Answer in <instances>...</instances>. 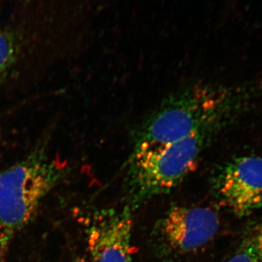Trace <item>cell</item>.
<instances>
[{"instance_id": "6da1fadb", "label": "cell", "mask_w": 262, "mask_h": 262, "mask_svg": "<svg viewBox=\"0 0 262 262\" xmlns=\"http://www.w3.org/2000/svg\"><path fill=\"white\" fill-rule=\"evenodd\" d=\"M234 91L195 84L170 95L142 122L134 138V151L163 145L203 133L219 132L237 110Z\"/></svg>"}, {"instance_id": "7a4b0ae2", "label": "cell", "mask_w": 262, "mask_h": 262, "mask_svg": "<svg viewBox=\"0 0 262 262\" xmlns=\"http://www.w3.org/2000/svg\"><path fill=\"white\" fill-rule=\"evenodd\" d=\"M63 176L64 167L41 148L0 173V253L31 222Z\"/></svg>"}, {"instance_id": "3957f363", "label": "cell", "mask_w": 262, "mask_h": 262, "mask_svg": "<svg viewBox=\"0 0 262 262\" xmlns=\"http://www.w3.org/2000/svg\"><path fill=\"white\" fill-rule=\"evenodd\" d=\"M216 134H195L134 151L127 173L131 192L143 199L171 191L198 168L202 155Z\"/></svg>"}, {"instance_id": "277c9868", "label": "cell", "mask_w": 262, "mask_h": 262, "mask_svg": "<svg viewBox=\"0 0 262 262\" xmlns=\"http://www.w3.org/2000/svg\"><path fill=\"white\" fill-rule=\"evenodd\" d=\"M222 203L234 214L247 216L262 207V158L244 157L229 162L215 179Z\"/></svg>"}, {"instance_id": "5b68a950", "label": "cell", "mask_w": 262, "mask_h": 262, "mask_svg": "<svg viewBox=\"0 0 262 262\" xmlns=\"http://www.w3.org/2000/svg\"><path fill=\"white\" fill-rule=\"evenodd\" d=\"M218 213L204 206H174L162 222V233L179 253L198 251L214 238L220 229Z\"/></svg>"}, {"instance_id": "8992f818", "label": "cell", "mask_w": 262, "mask_h": 262, "mask_svg": "<svg viewBox=\"0 0 262 262\" xmlns=\"http://www.w3.org/2000/svg\"><path fill=\"white\" fill-rule=\"evenodd\" d=\"M132 231L128 210L108 211L99 215L88 233L90 262H134Z\"/></svg>"}, {"instance_id": "52a82bcc", "label": "cell", "mask_w": 262, "mask_h": 262, "mask_svg": "<svg viewBox=\"0 0 262 262\" xmlns=\"http://www.w3.org/2000/svg\"><path fill=\"white\" fill-rule=\"evenodd\" d=\"M16 53V46L13 37L0 30V76L12 64Z\"/></svg>"}, {"instance_id": "ba28073f", "label": "cell", "mask_w": 262, "mask_h": 262, "mask_svg": "<svg viewBox=\"0 0 262 262\" xmlns=\"http://www.w3.org/2000/svg\"><path fill=\"white\" fill-rule=\"evenodd\" d=\"M227 262H258L249 239L245 241L238 251Z\"/></svg>"}, {"instance_id": "9c48e42d", "label": "cell", "mask_w": 262, "mask_h": 262, "mask_svg": "<svg viewBox=\"0 0 262 262\" xmlns=\"http://www.w3.org/2000/svg\"><path fill=\"white\" fill-rule=\"evenodd\" d=\"M249 241L257 256L258 262H262V223L256 227L254 234Z\"/></svg>"}, {"instance_id": "30bf717a", "label": "cell", "mask_w": 262, "mask_h": 262, "mask_svg": "<svg viewBox=\"0 0 262 262\" xmlns=\"http://www.w3.org/2000/svg\"><path fill=\"white\" fill-rule=\"evenodd\" d=\"M75 262H88L86 261L85 259H84V258H77V260Z\"/></svg>"}]
</instances>
